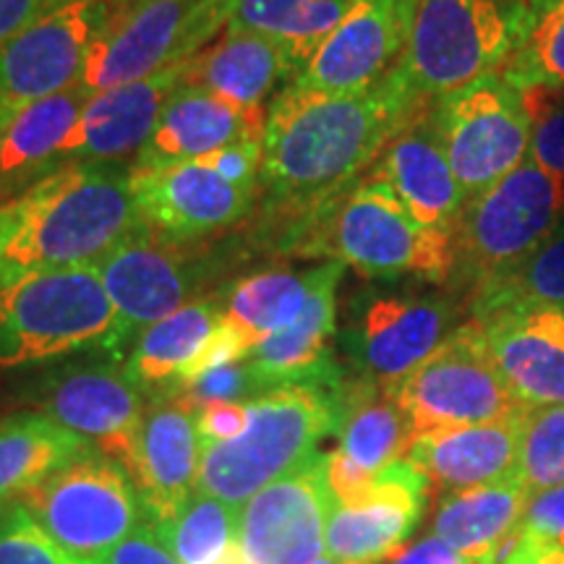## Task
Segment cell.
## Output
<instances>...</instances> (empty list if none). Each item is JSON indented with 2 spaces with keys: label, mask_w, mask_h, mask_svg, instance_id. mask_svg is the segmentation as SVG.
Listing matches in <instances>:
<instances>
[{
  "label": "cell",
  "mask_w": 564,
  "mask_h": 564,
  "mask_svg": "<svg viewBox=\"0 0 564 564\" xmlns=\"http://www.w3.org/2000/svg\"><path fill=\"white\" fill-rule=\"evenodd\" d=\"M32 207V188H26L24 194L13 196V199L0 202V257H3L6 246L13 241L21 225H24L26 215Z\"/></svg>",
  "instance_id": "cell-49"
},
{
  "label": "cell",
  "mask_w": 564,
  "mask_h": 564,
  "mask_svg": "<svg viewBox=\"0 0 564 564\" xmlns=\"http://www.w3.org/2000/svg\"><path fill=\"white\" fill-rule=\"evenodd\" d=\"M232 9L236 0H139L112 13L91 47L82 87L100 95L194 58L217 32L228 30Z\"/></svg>",
  "instance_id": "cell-10"
},
{
  "label": "cell",
  "mask_w": 564,
  "mask_h": 564,
  "mask_svg": "<svg viewBox=\"0 0 564 564\" xmlns=\"http://www.w3.org/2000/svg\"><path fill=\"white\" fill-rule=\"evenodd\" d=\"M343 384H291L251 400L249 423L236 440L202 444L199 489L243 507L264 486L319 455V444L340 429Z\"/></svg>",
  "instance_id": "cell-4"
},
{
  "label": "cell",
  "mask_w": 564,
  "mask_h": 564,
  "mask_svg": "<svg viewBox=\"0 0 564 564\" xmlns=\"http://www.w3.org/2000/svg\"><path fill=\"white\" fill-rule=\"evenodd\" d=\"M215 259L196 243H175L139 225L91 270L100 274L116 308V333L108 356L121 361L137 337L188 301L199 299Z\"/></svg>",
  "instance_id": "cell-13"
},
{
  "label": "cell",
  "mask_w": 564,
  "mask_h": 564,
  "mask_svg": "<svg viewBox=\"0 0 564 564\" xmlns=\"http://www.w3.org/2000/svg\"><path fill=\"white\" fill-rule=\"evenodd\" d=\"M350 3L352 0H236L228 30L272 40L301 74L316 47L340 24Z\"/></svg>",
  "instance_id": "cell-34"
},
{
  "label": "cell",
  "mask_w": 564,
  "mask_h": 564,
  "mask_svg": "<svg viewBox=\"0 0 564 564\" xmlns=\"http://www.w3.org/2000/svg\"><path fill=\"white\" fill-rule=\"evenodd\" d=\"M533 110V139L531 154L541 171L564 186V97L546 91H525Z\"/></svg>",
  "instance_id": "cell-41"
},
{
  "label": "cell",
  "mask_w": 564,
  "mask_h": 564,
  "mask_svg": "<svg viewBox=\"0 0 564 564\" xmlns=\"http://www.w3.org/2000/svg\"><path fill=\"white\" fill-rule=\"evenodd\" d=\"M95 564H181L171 549L160 541L152 525H139L137 531L108 549Z\"/></svg>",
  "instance_id": "cell-44"
},
{
  "label": "cell",
  "mask_w": 564,
  "mask_h": 564,
  "mask_svg": "<svg viewBox=\"0 0 564 564\" xmlns=\"http://www.w3.org/2000/svg\"><path fill=\"white\" fill-rule=\"evenodd\" d=\"M345 264L322 262L314 291L291 327L267 337L249 352L253 371L270 390L291 384L340 387L345 371L333 356V337L337 335V288Z\"/></svg>",
  "instance_id": "cell-23"
},
{
  "label": "cell",
  "mask_w": 564,
  "mask_h": 564,
  "mask_svg": "<svg viewBox=\"0 0 564 564\" xmlns=\"http://www.w3.org/2000/svg\"><path fill=\"white\" fill-rule=\"evenodd\" d=\"M21 505L47 535L82 564L100 556L141 525V497L123 463L102 453H89L66 465Z\"/></svg>",
  "instance_id": "cell-12"
},
{
  "label": "cell",
  "mask_w": 564,
  "mask_h": 564,
  "mask_svg": "<svg viewBox=\"0 0 564 564\" xmlns=\"http://www.w3.org/2000/svg\"><path fill=\"white\" fill-rule=\"evenodd\" d=\"M499 373L525 408L564 405V312L499 314L481 322Z\"/></svg>",
  "instance_id": "cell-26"
},
{
  "label": "cell",
  "mask_w": 564,
  "mask_h": 564,
  "mask_svg": "<svg viewBox=\"0 0 564 564\" xmlns=\"http://www.w3.org/2000/svg\"><path fill=\"white\" fill-rule=\"evenodd\" d=\"M141 225L131 165H68L32 186V207L0 257V288L26 274L95 267Z\"/></svg>",
  "instance_id": "cell-2"
},
{
  "label": "cell",
  "mask_w": 564,
  "mask_h": 564,
  "mask_svg": "<svg viewBox=\"0 0 564 564\" xmlns=\"http://www.w3.org/2000/svg\"><path fill=\"white\" fill-rule=\"evenodd\" d=\"M95 447L42 413H13L0 419V507L21 502L66 465Z\"/></svg>",
  "instance_id": "cell-31"
},
{
  "label": "cell",
  "mask_w": 564,
  "mask_h": 564,
  "mask_svg": "<svg viewBox=\"0 0 564 564\" xmlns=\"http://www.w3.org/2000/svg\"><path fill=\"white\" fill-rule=\"evenodd\" d=\"M502 564H564V544H546L518 533L502 556Z\"/></svg>",
  "instance_id": "cell-48"
},
{
  "label": "cell",
  "mask_w": 564,
  "mask_h": 564,
  "mask_svg": "<svg viewBox=\"0 0 564 564\" xmlns=\"http://www.w3.org/2000/svg\"><path fill=\"white\" fill-rule=\"evenodd\" d=\"M314 564H337V562L333 560V556H319V560H316Z\"/></svg>",
  "instance_id": "cell-53"
},
{
  "label": "cell",
  "mask_w": 564,
  "mask_h": 564,
  "mask_svg": "<svg viewBox=\"0 0 564 564\" xmlns=\"http://www.w3.org/2000/svg\"><path fill=\"white\" fill-rule=\"evenodd\" d=\"M429 110L432 105L387 144L373 162L369 178L390 186L398 202L423 228L453 236L468 196L444 154Z\"/></svg>",
  "instance_id": "cell-22"
},
{
  "label": "cell",
  "mask_w": 564,
  "mask_h": 564,
  "mask_svg": "<svg viewBox=\"0 0 564 564\" xmlns=\"http://www.w3.org/2000/svg\"><path fill=\"white\" fill-rule=\"evenodd\" d=\"M131 188L139 220L154 236L175 243H196L202 238L236 228L253 209L259 188L236 186L204 160L133 171Z\"/></svg>",
  "instance_id": "cell-18"
},
{
  "label": "cell",
  "mask_w": 564,
  "mask_h": 564,
  "mask_svg": "<svg viewBox=\"0 0 564 564\" xmlns=\"http://www.w3.org/2000/svg\"><path fill=\"white\" fill-rule=\"evenodd\" d=\"M531 19V0H415L400 79L421 100H440L502 68Z\"/></svg>",
  "instance_id": "cell-5"
},
{
  "label": "cell",
  "mask_w": 564,
  "mask_h": 564,
  "mask_svg": "<svg viewBox=\"0 0 564 564\" xmlns=\"http://www.w3.org/2000/svg\"><path fill=\"white\" fill-rule=\"evenodd\" d=\"M390 564H470L460 552L444 544L436 535H426L419 544L403 546L392 556Z\"/></svg>",
  "instance_id": "cell-47"
},
{
  "label": "cell",
  "mask_w": 564,
  "mask_h": 564,
  "mask_svg": "<svg viewBox=\"0 0 564 564\" xmlns=\"http://www.w3.org/2000/svg\"><path fill=\"white\" fill-rule=\"evenodd\" d=\"M112 19L108 0H61L0 47V102L24 108L82 84L84 68Z\"/></svg>",
  "instance_id": "cell-15"
},
{
  "label": "cell",
  "mask_w": 564,
  "mask_h": 564,
  "mask_svg": "<svg viewBox=\"0 0 564 564\" xmlns=\"http://www.w3.org/2000/svg\"><path fill=\"white\" fill-rule=\"evenodd\" d=\"M295 76L299 70L280 45L243 30H225L220 40L188 58L186 68V84L243 110L264 108L267 97L293 84Z\"/></svg>",
  "instance_id": "cell-27"
},
{
  "label": "cell",
  "mask_w": 564,
  "mask_h": 564,
  "mask_svg": "<svg viewBox=\"0 0 564 564\" xmlns=\"http://www.w3.org/2000/svg\"><path fill=\"white\" fill-rule=\"evenodd\" d=\"M89 97L82 84H74L17 110L0 150V202L61 171V152Z\"/></svg>",
  "instance_id": "cell-28"
},
{
  "label": "cell",
  "mask_w": 564,
  "mask_h": 564,
  "mask_svg": "<svg viewBox=\"0 0 564 564\" xmlns=\"http://www.w3.org/2000/svg\"><path fill=\"white\" fill-rule=\"evenodd\" d=\"M429 105L398 70L361 95H319L288 84L267 108L259 192L295 215L335 199L371 173L387 144Z\"/></svg>",
  "instance_id": "cell-1"
},
{
  "label": "cell",
  "mask_w": 564,
  "mask_h": 564,
  "mask_svg": "<svg viewBox=\"0 0 564 564\" xmlns=\"http://www.w3.org/2000/svg\"><path fill=\"white\" fill-rule=\"evenodd\" d=\"M282 249L340 262L366 280L447 282L455 259L453 236L415 223L390 186L369 175L335 199L295 215Z\"/></svg>",
  "instance_id": "cell-3"
},
{
  "label": "cell",
  "mask_w": 564,
  "mask_h": 564,
  "mask_svg": "<svg viewBox=\"0 0 564 564\" xmlns=\"http://www.w3.org/2000/svg\"><path fill=\"white\" fill-rule=\"evenodd\" d=\"M262 139L238 141V144L223 147V150L202 158L209 167H215L223 178H228L236 186L259 188V173H262Z\"/></svg>",
  "instance_id": "cell-43"
},
{
  "label": "cell",
  "mask_w": 564,
  "mask_h": 564,
  "mask_svg": "<svg viewBox=\"0 0 564 564\" xmlns=\"http://www.w3.org/2000/svg\"><path fill=\"white\" fill-rule=\"evenodd\" d=\"M465 308L476 322L535 308L564 312V223L512 272L470 295Z\"/></svg>",
  "instance_id": "cell-35"
},
{
  "label": "cell",
  "mask_w": 564,
  "mask_h": 564,
  "mask_svg": "<svg viewBox=\"0 0 564 564\" xmlns=\"http://www.w3.org/2000/svg\"><path fill=\"white\" fill-rule=\"evenodd\" d=\"M333 507L327 455L319 453L241 507L236 544L249 564H314Z\"/></svg>",
  "instance_id": "cell-16"
},
{
  "label": "cell",
  "mask_w": 564,
  "mask_h": 564,
  "mask_svg": "<svg viewBox=\"0 0 564 564\" xmlns=\"http://www.w3.org/2000/svg\"><path fill=\"white\" fill-rule=\"evenodd\" d=\"M241 507L196 489L165 523H154L160 541L181 564H212L236 544Z\"/></svg>",
  "instance_id": "cell-36"
},
{
  "label": "cell",
  "mask_w": 564,
  "mask_h": 564,
  "mask_svg": "<svg viewBox=\"0 0 564 564\" xmlns=\"http://www.w3.org/2000/svg\"><path fill=\"white\" fill-rule=\"evenodd\" d=\"M188 61L91 95L61 152V165H121L137 158L162 110L186 84Z\"/></svg>",
  "instance_id": "cell-20"
},
{
  "label": "cell",
  "mask_w": 564,
  "mask_h": 564,
  "mask_svg": "<svg viewBox=\"0 0 564 564\" xmlns=\"http://www.w3.org/2000/svg\"><path fill=\"white\" fill-rule=\"evenodd\" d=\"M319 267L312 270H262L217 291L223 322L253 350L259 343L299 319L314 291Z\"/></svg>",
  "instance_id": "cell-32"
},
{
  "label": "cell",
  "mask_w": 564,
  "mask_h": 564,
  "mask_svg": "<svg viewBox=\"0 0 564 564\" xmlns=\"http://www.w3.org/2000/svg\"><path fill=\"white\" fill-rule=\"evenodd\" d=\"M387 394L403 413L411 440L453 426L510 419L525 411L497 369L484 324L468 319L453 329Z\"/></svg>",
  "instance_id": "cell-8"
},
{
  "label": "cell",
  "mask_w": 564,
  "mask_h": 564,
  "mask_svg": "<svg viewBox=\"0 0 564 564\" xmlns=\"http://www.w3.org/2000/svg\"><path fill=\"white\" fill-rule=\"evenodd\" d=\"M429 481L413 463L394 460L356 502L333 507L324 549L337 564H382L405 546L426 502Z\"/></svg>",
  "instance_id": "cell-19"
},
{
  "label": "cell",
  "mask_w": 564,
  "mask_h": 564,
  "mask_svg": "<svg viewBox=\"0 0 564 564\" xmlns=\"http://www.w3.org/2000/svg\"><path fill=\"white\" fill-rule=\"evenodd\" d=\"M520 535L546 541V544H564V484L531 494L523 523H520Z\"/></svg>",
  "instance_id": "cell-42"
},
{
  "label": "cell",
  "mask_w": 564,
  "mask_h": 564,
  "mask_svg": "<svg viewBox=\"0 0 564 564\" xmlns=\"http://www.w3.org/2000/svg\"><path fill=\"white\" fill-rule=\"evenodd\" d=\"M457 316L447 293L364 288L348 303L340 345L356 377L387 392L460 327Z\"/></svg>",
  "instance_id": "cell-11"
},
{
  "label": "cell",
  "mask_w": 564,
  "mask_h": 564,
  "mask_svg": "<svg viewBox=\"0 0 564 564\" xmlns=\"http://www.w3.org/2000/svg\"><path fill=\"white\" fill-rule=\"evenodd\" d=\"M564 223V186L533 160L465 204L453 232L455 288L470 295L505 278Z\"/></svg>",
  "instance_id": "cell-6"
},
{
  "label": "cell",
  "mask_w": 564,
  "mask_h": 564,
  "mask_svg": "<svg viewBox=\"0 0 564 564\" xmlns=\"http://www.w3.org/2000/svg\"><path fill=\"white\" fill-rule=\"evenodd\" d=\"M37 413L79 434L102 455L129 468L144 400L126 364L105 352L100 361L47 371L30 390Z\"/></svg>",
  "instance_id": "cell-14"
},
{
  "label": "cell",
  "mask_w": 564,
  "mask_h": 564,
  "mask_svg": "<svg viewBox=\"0 0 564 564\" xmlns=\"http://www.w3.org/2000/svg\"><path fill=\"white\" fill-rule=\"evenodd\" d=\"M415 0H352L293 84L319 95H361L403 61Z\"/></svg>",
  "instance_id": "cell-17"
},
{
  "label": "cell",
  "mask_w": 564,
  "mask_h": 564,
  "mask_svg": "<svg viewBox=\"0 0 564 564\" xmlns=\"http://www.w3.org/2000/svg\"><path fill=\"white\" fill-rule=\"evenodd\" d=\"M19 108H13L9 102H0V150H3V139H6V131H9V123L13 121V116H17Z\"/></svg>",
  "instance_id": "cell-50"
},
{
  "label": "cell",
  "mask_w": 564,
  "mask_h": 564,
  "mask_svg": "<svg viewBox=\"0 0 564 564\" xmlns=\"http://www.w3.org/2000/svg\"><path fill=\"white\" fill-rule=\"evenodd\" d=\"M337 436V453L371 476L394 460H403L411 444L405 419L394 400L382 387L358 377H345Z\"/></svg>",
  "instance_id": "cell-33"
},
{
  "label": "cell",
  "mask_w": 564,
  "mask_h": 564,
  "mask_svg": "<svg viewBox=\"0 0 564 564\" xmlns=\"http://www.w3.org/2000/svg\"><path fill=\"white\" fill-rule=\"evenodd\" d=\"M58 3L61 0H0V47Z\"/></svg>",
  "instance_id": "cell-46"
},
{
  "label": "cell",
  "mask_w": 564,
  "mask_h": 564,
  "mask_svg": "<svg viewBox=\"0 0 564 564\" xmlns=\"http://www.w3.org/2000/svg\"><path fill=\"white\" fill-rule=\"evenodd\" d=\"M116 308L91 267L26 274L0 288V371L89 348L110 350Z\"/></svg>",
  "instance_id": "cell-7"
},
{
  "label": "cell",
  "mask_w": 564,
  "mask_h": 564,
  "mask_svg": "<svg viewBox=\"0 0 564 564\" xmlns=\"http://www.w3.org/2000/svg\"><path fill=\"white\" fill-rule=\"evenodd\" d=\"M528 499L520 478L449 491L436 507L434 535L470 564H497L518 539Z\"/></svg>",
  "instance_id": "cell-29"
},
{
  "label": "cell",
  "mask_w": 564,
  "mask_h": 564,
  "mask_svg": "<svg viewBox=\"0 0 564 564\" xmlns=\"http://www.w3.org/2000/svg\"><path fill=\"white\" fill-rule=\"evenodd\" d=\"M202 440L196 408L181 394L152 398L141 415L129 474L152 525L165 523L199 489Z\"/></svg>",
  "instance_id": "cell-21"
},
{
  "label": "cell",
  "mask_w": 564,
  "mask_h": 564,
  "mask_svg": "<svg viewBox=\"0 0 564 564\" xmlns=\"http://www.w3.org/2000/svg\"><path fill=\"white\" fill-rule=\"evenodd\" d=\"M533 19L525 37L499 68L520 91H564V0H531Z\"/></svg>",
  "instance_id": "cell-37"
},
{
  "label": "cell",
  "mask_w": 564,
  "mask_h": 564,
  "mask_svg": "<svg viewBox=\"0 0 564 564\" xmlns=\"http://www.w3.org/2000/svg\"><path fill=\"white\" fill-rule=\"evenodd\" d=\"M212 564H249V562H246V556H243V552H241V546L232 544V546L228 549V552H225V554L220 556V560L212 562Z\"/></svg>",
  "instance_id": "cell-51"
},
{
  "label": "cell",
  "mask_w": 564,
  "mask_h": 564,
  "mask_svg": "<svg viewBox=\"0 0 564 564\" xmlns=\"http://www.w3.org/2000/svg\"><path fill=\"white\" fill-rule=\"evenodd\" d=\"M518 478L528 494L564 484V405L525 411L520 421Z\"/></svg>",
  "instance_id": "cell-38"
},
{
  "label": "cell",
  "mask_w": 564,
  "mask_h": 564,
  "mask_svg": "<svg viewBox=\"0 0 564 564\" xmlns=\"http://www.w3.org/2000/svg\"><path fill=\"white\" fill-rule=\"evenodd\" d=\"M267 392L272 390L253 371V366L249 361H236L202 373L183 387L178 394L188 405L202 408L209 403H251V400L264 398Z\"/></svg>",
  "instance_id": "cell-40"
},
{
  "label": "cell",
  "mask_w": 564,
  "mask_h": 564,
  "mask_svg": "<svg viewBox=\"0 0 564 564\" xmlns=\"http://www.w3.org/2000/svg\"><path fill=\"white\" fill-rule=\"evenodd\" d=\"M528 411V408H525ZM523 413L510 419L453 426L411 440L405 460L429 481V489L463 491L518 478V444Z\"/></svg>",
  "instance_id": "cell-25"
},
{
  "label": "cell",
  "mask_w": 564,
  "mask_h": 564,
  "mask_svg": "<svg viewBox=\"0 0 564 564\" xmlns=\"http://www.w3.org/2000/svg\"><path fill=\"white\" fill-rule=\"evenodd\" d=\"M220 324L217 295H199L137 337L126 358V371L139 390H150L152 398L175 394Z\"/></svg>",
  "instance_id": "cell-30"
},
{
  "label": "cell",
  "mask_w": 564,
  "mask_h": 564,
  "mask_svg": "<svg viewBox=\"0 0 564 564\" xmlns=\"http://www.w3.org/2000/svg\"><path fill=\"white\" fill-rule=\"evenodd\" d=\"M249 423V403H209L196 408V429L202 444L230 442Z\"/></svg>",
  "instance_id": "cell-45"
},
{
  "label": "cell",
  "mask_w": 564,
  "mask_h": 564,
  "mask_svg": "<svg viewBox=\"0 0 564 564\" xmlns=\"http://www.w3.org/2000/svg\"><path fill=\"white\" fill-rule=\"evenodd\" d=\"M429 116L468 199L510 175L531 154V100L499 70L434 100Z\"/></svg>",
  "instance_id": "cell-9"
},
{
  "label": "cell",
  "mask_w": 564,
  "mask_h": 564,
  "mask_svg": "<svg viewBox=\"0 0 564 564\" xmlns=\"http://www.w3.org/2000/svg\"><path fill=\"white\" fill-rule=\"evenodd\" d=\"M267 108L243 110L202 87L183 84L167 100L152 137L133 158V171H158L207 158L238 141L264 139Z\"/></svg>",
  "instance_id": "cell-24"
},
{
  "label": "cell",
  "mask_w": 564,
  "mask_h": 564,
  "mask_svg": "<svg viewBox=\"0 0 564 564\" xmlns=\"http://www.w3.org/2000/svg\"><path fill=\"white\" fill-rule=\"evenodd\" d=\"M139 0H108V6L112 9V13L123 11V9H131V6H137Z\"/></svg>",
  "instance_id": "cell-52"
},
{
  "label": "cell",
  "mask_w": 564,
  "mask_h": 564,
  "mask_svg": "<svg viewBox=\"0 0 564 564\" xmlns=\"http://www.w3.org/2000/svg\"><path fill=\"white\" fill-rule=\"evenodd\" d=\"M0 564H82L47 535L21 502L0 507Z\"/></svg>",
  "instance_id": "cell-39"
}]
</instances>
